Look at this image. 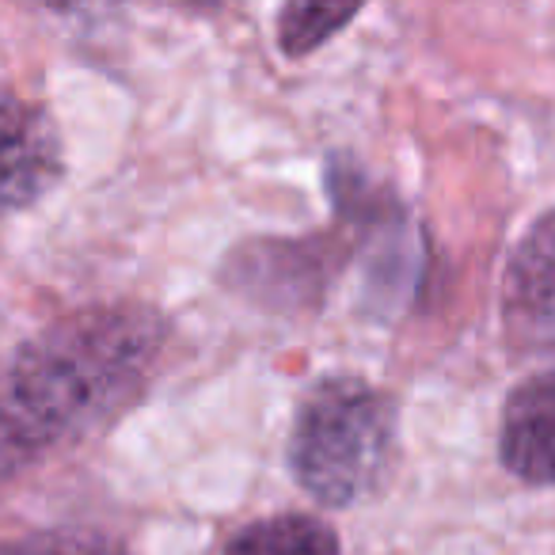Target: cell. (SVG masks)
Returning <instances> with one entry per match:
<instances>
[{
	"label": "cell",
	"mask_w": 555,
	"mask_h": 555,
	"mask_svg": "<svg viewBox=\"0 0 555 555\" xmlns=\"http://www.w3.org/2000/svg\"><path fill=\"white\" fill-rule=\"evenodd\" d=\"M171 347V320L145 301L57 317L0 362V487L73 453L130 415Z\"/></svg>",
	"instance_id": "6da1fadb"
},
{
	"label": "cell",
	"mask_w": 555,
	"mask_h": 555,
	"mask_svg": "<svg viewBox=\"0 0 555 555\" xmlns=\"http://www.w3.org/2000/svg\"><path fill=\"white\" fill-rule=\"evenodd\" d=\"M221 555H343V540L324 517L286 509L240 525L224 540Z\"/></svg>",
	"instance_id": "52a82bcc"
},
{
	"label": "cell",
	"mask_w": 555,
	"mask_h": 555,
	"mask_svg": "<svg viewBox=\"0 0 555 555\" xmlns=\"http://www.w3.org/2000/svg\"><path fill=\"white\" fill-rule=\"evenodd\" d=\"M400 456V408L358 373L305 388L286 441L294 483L324 509H354L385 491Z\"/></svg>",
	"instance_id": "7a4b0ae2"
},
{
	"label": "cell",
	"mask_w": 555,
	"mask_h": 555,
	"mask_svg": "<svg viewBox=\"0 0 555 555\" xmlns=\"http://www.w3.org/2000/svg\"><path fill=\"white\" fill-rule=\"evenodd\" d=\"M362 12V4H282L274 16L278 50L289 62L312 57L332 39H339Z\"/></svg>",
	"instance_id": "ba28073f"
},
{
	"label": "cell",
	"mask_w": 555,
	"mask_h": 555,
	"mask_svg": "<svg viewBox=\"0 0 555 555\" xmlns=\"http://www.w3.org/2000/svg\"><path fill=\"white\" fill-rule=\"evenodd\" d=\"M499 464L529 487H555V365L525 377L499 415Z\"/></svg>",
	"instance_id": "8992f818"
},
{
	"label": "cell",
	"mask_w": 555,
	"mask_h": 555,
	"mask_svg": "<svg viewBox=\"0 0 555 555\" xmlns=\"http://www.w3.org/2000/svg\"><path fill=\"white\" fill-rule=\"evenodd\" d=\"M0 555H133L118 537L92 525H54L0 540Z\"/></svg>",
	"instance_id": "9c48e42d"
},
{
	"label": "cell",
	"mask_w": 555,
	"mask_h": 555,
	"mask_svg": "<svg viewBox=\"0 0 555 555\" xmlns=\"http://www.w3.org/2000/svg\"><path fill=\"white\" fill-rule=\"evenodd\" d=\"M354 229L312 232V236L240 240L221 262V286L270 312H309L327 301L335 274L354 251Z\"/></svg>",
	"instance_id": "3957f363"
},
{
	"label": "cell",
	"mask_w": 555,
	"mask_h": 555,
	"mask_svg": "<svg viewBox=\"0 0 555 555\" xmlns=\"http://www.w3.org/2000/svg\"><path fill=\"white\" fill-rule=\"evenodd\" d=\"M65 179V145L39 100L0 85V214L42 202Z\"/></svg>",
	"instance_id": "5b68a950"
},
{
	"label": "cell",
	"mask_w": 555,
	"mask_h": 555,
	"mask_svg": "<svg viewBox=\"0 0 555 555\" xmlns=\"http://www.w3.org/2000/svg\"><path fill=\"white\" fill-rule=\"evenodd\" d=\"M499 305L502 335L514 354H555V209H544L514 244Z\"/></svg>",
	"instance_id": "277c9868"
}]
</instances>
